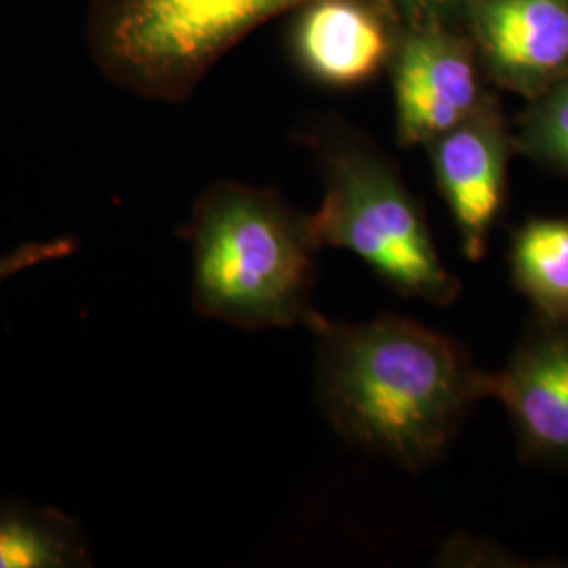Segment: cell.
Segmentation results:
<instances>
[{"mask_svg": "<svg viewBox=\"0 0 568 568\" xmlns=\"http://www.w3.org/2000/svg\"><path fill=\"white\" fill-rule=\"evenodd\" d=\"M469 262H480L506 196L508 138L497 103L487 95L466 121L426 145Z\"/></svg>", "mask_w": 568, "mask_h": 568, "instance_id": "obj_6", "label": "cell"}, {"mask_svg": "<svg viewBox=\"0 0 568 568\" xmlns=\"http://www.w3.org/2000/svg\"><path fill=\"white\" fill-rule=\"evenodd\" d=\"M93 567L79 523L58 509L0 501V568Z\"/></svg>", "mask_w": 568, "mask_h": 568, "instance_id": "obj_10", "label": "cell"}, {"mask_svg": "<svg viewBox=\"0 0 568 568\" xmlns=\"http://www.w3.org/2000/svg\"><path fill=\"white\" fill-rule=\"evenodd\" d=\"M316 344V394L333 429L354 447L422 471L436 464L487 398V373L447 335L396 314L368 323H304Z\"/></svg>", "mask_w": 568, "mask_h": 568, "instance_id": "obj_1", "label": "cell"}, {"mask_svg": "<svg viewBox=\"0 0 568 568\" xmlns=\"http://www.w3.org/2000/svg\"><path fill=\"white\" fill-rule=\"evenodd\" d=\"M480 68L466 28H400L389 60L398 143L427 145L466 121L488 95Z\"/></svg>", "mask_w": 568, "mask_h": 568, "instance_id": "obj_5", "label": "cell"}, {"mask_svg": "<svg viewBox=\"0 0 568 568\" xmlns=\"http://www.w3.org/2000/svg\"><path fill=\"white\" fill-rule=\"evenodd\" d=\"M79 248L74 239H53L47 243L21 244L18 248L0 255V284L37 265L60 262Z\"/></svg>", "mask_w": 568, "mask_h": 568, "instance_id": "obj_14", "label": "cell"}, {"mask_svg": "<svg viewBox=\"0 0 568 568\" xmlns=\"http://www.w3.org/2000/svg\"><path fill=\"white\" fill-rule=\"evenodd\" d=\"M525 143L539 156L568 169V81L551 91L528 119Z\"/></svg>", "mask_w": 568, "mask_h": 568, "instance_id": "obj_12", "label": "cell"}, {"mask_svg": "<svg viewBox=\"0 0 568 568\" xmlns=\"http://www.w3.org/2000/svg\"><path fill=\"white\" fill-rule=\"evenodd\" d=\"M325 196L312 225L321 246L361 257L396 293L450 305L462 293L427 225L426 213L382 152L349 133L316 140Z\"/></svg>", "mask_w": 568, "mask_h": 568, "instance_id": "obj_3", "label": "cell"}, {"mask_svg": "<svg viewBox=\"0 0 568 568\" xmlns=\"http://www.w3.org/2000/svg\"><path fill=\"white\" fill-rule=\"evenodd\" d=\"M520 288L554 316H568V222L535 220L520 227L511 248Z\"/></svg>", "mask_w": 568, "mask_h": 568, "instance_id": "obj_11", "label": "cell"}, {"mask_svg": "<svg viewBox=\"0 0 568 568\" xmlns=\"http://www.w3.org/2000/svg\"><path fill=\"white\" fill-rule=\"evenodd\" d=\"M192 246V305L211 321L246 331L302 325L312 310L323 248L304 215L267 187H206L182 230Z\"/></svg>", "mask_w": 568, "mask_h": 568, "instance_id": "obj_2", "label": "cell"}, {"mask_svg": "<svg viewBox=\"0 0 568 568\" xmlns=\"http://www.w3.org/2000/svg\"><path fill=\"white\" fill-rule=\"evenodd\" d=\"M310 0H95L89 44L108 79L182 102L251 30Z\"/></svg>", "mask_w": 568, "mask_h": 568, "instance_id": "obj_4", "label": "cell"}, {"mask_svg": "<svg viewBox=\"0 0 568 568\" xmlns=\"http://www.w3.org/2000/svg\"><path fill=\"white\" fill-rule=\"evenodd\" d=\"M466 30L501 87L537 91L568 65V0H474Z\"/></svg>", "mask_w": 568, "mask_h": 568, "instance_id": "obj_7", "label": "cell"}, {"mask_svg": "<svg viewBox=\"0 0 568 568\" xmlns=\"http://www.w3.org/2000/svg\"><path fill=\"white\" fill-rule=\"evenodd\" d=\"M387 11L405 26L440 23L466 28L467 13L474 0H382Z\"/></svg>", "mask_w": 568, "mask_h": 568, "instance_id": "obj_13", "label": "cell"}, {"mask_svg": "<svg viewBox=\"0 0 568 568\" xmlns=\"http://www.w3.org/2000/svg\"><path fill=\"white\" fill-rule=\"evenodd\" d=\"M400 28L382 0H310L297 9L293 51L314 81L356 87L389 65Z\"/></svg>", "mask_w": 568, "mask_h": 568, "instance_id": "obj_8", "label": "cell"}, {"mask_svg": "<svg viewBox=\"0 0 568 568\" xmlns=\"http://www.w3.org/2000/svg\"><path fill=\"white\" fill-rule=\"evenodd\" d=\"M508 406L528 447L568 457V333L528 342L501 373H487V398Z\"/></svg>", "mask_w": 568, "mask_h": 568, "instance_id": "obj_9", "label": "cell"}]
</instances>
